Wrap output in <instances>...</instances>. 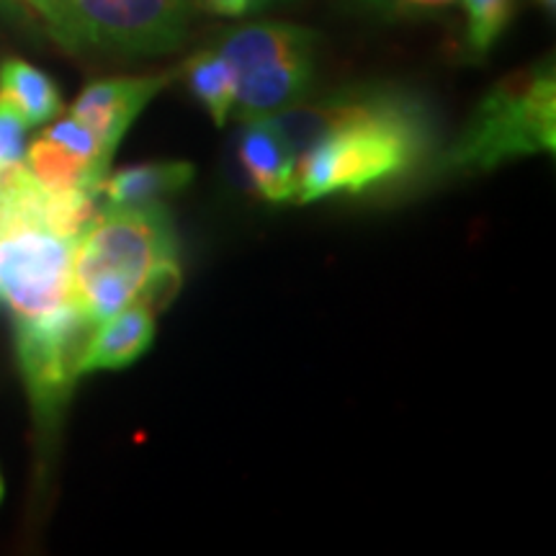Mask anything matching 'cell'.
<instances>
[{"label": "cell", "instance_id": "obj_1", "mask_svg": "<svg viewBox=\"0 0 556 556\" xmlns=\"http://www.w3.org/2000/svg\"><path fill=\"white\" fill-rule=\"evenodd\" d=\"M330 131L296 160V204L361 193L389 176H400L426 142L422 109L405 93L356 88L332 93Z\"/></svg>", "mask_w": 556, "mask_h": 556}, {"label": "cell", "instance_id": "obj_2", "mask_svg": "<svg viewBox=\"0 0 556 556\" xmlns=\"http://www.w3.org/2000/svg\"><path fill=\"white\" fill-rule=\"evenodd\" d=\"M176 235L157 204L103 206L75 245L70 302L96 323L127 307L160 268L176 263Z\"/></svg>", "mask_w": 556, "mask_h": 556}, {"label": "cell", "instance_id": "obj_3", "mask_svg": "<svg viewBox=\"0 0 556 556\" xmlns=\"http://www.w3.org/2000/svg\"><path fill=\"white\" fill-rule=\"evenodd\" d=\"M556 150V83L552 65L510 75L484 96L446 155L458 173L495 170L513 157Z\"/></svg>", "mask_w": 556, "mask_h": 556}, {"label": "cell", "instance_id": "obj_4", "mask_svg": "<svg viewBox=\"0 0 556 556\" xmlns=\"http://www.w3.org/2000/svg\"><path fill=\"white\" fill-rule=\"evenodd\" d=\"M217 52L235 73L232 114L255 122L307 99L315 80L317 34L294 24H250L229 31Z\"/></svg>", "mask_w": 556, "mask_h": 556}, {"label": "cell", "instance_id": "obj_5", "mask_svg": "<svg viewBox=\"0 0 556 556\" xmlns=\"http://www.w3.org/2000/svg\"><path fill=\"white\" fill-rule=\"evenodd\" d=\"M193 11L197 0H62L47 26L65 50L155 58L184 45Z\"/></svg>", "mask_w": 556, "mask_h": 556}, {"label": "cell", "instance_id": "obj_6", "mask_svg": "<svg viewBox=\"0 0 556 556\" xmlns=\"http://www.w3.org/2000/svg\"><path fill=\"white\" fill-rule=\"evenodd\" d=\"M96 319L73 302L41 317L16 319V353L26 392L41 426L54 422L78 381Z\"/></svg>", "mask_w": 556, "mask_h": 556}, {"label": "cell", "instance_id": "obj_7", "mask_svg": "<svg viewBox=\"0 0 556 556\" xmlns=\"http://www.w3.org/2000/svg\"><path fill=\"white\" fill-rule=\"evenodd\" d=\"M78 240L39 222H0V299L16 319L41 317L70 302Z\"/></svg>", "mask_w": 556, "mask_h": 556}, {"label": "cell", "instance_id": "obj_8", "mask_svg": "<svg viewBox=\"0 0 556 556\" xmlns=\"http://www.w3.org/2000/svg\"><path fill=\"white\" fill-rule=\"evenodd\" d=\"M178 73L142 75V78H106L96 80L83 88L75 99L70 116L78 119L83 127L93 131L106 157H114L122 137L142 114L144 106L155 99Z\"/></svg>", "mask_w": 556, "mask_h": 556}, {"label": "cell", "instance_id": "obj_9", "mask_svg": "<svg viewBox=\"0 0 556 556\" xmlns=\"http://www.w3.org/2000/svg\"><path fill=\"white\" fill-rule=\"evenodd\" d=\"M155 340V312L148 304L135 302L96 325L86 356H83L80 374L116 371L127 368L142 356Z\"/></svg>", "mask_w": 556, "mask_h": 556}, {"label": "cell", "instance_id": "obj_10", "mask_svg": "<svg viewBox=\"0 0 556 556\" xmlns=\"http://www.w3.org/2000/svg\"><path fill=\"white\" fill-rule=\"evenodd\" d=\"M240 165L255 191L268 201H294L296 157L266 119L245 122L240 135Z\"/></svg>", "mask_w": 556, "mask_h": 556}, {"label": "cell", "instance_id": "obj_11", "mask_svg": "<svg viewBox=\"0 0 556 556\" xmlns=\"http://www.w3.org/2000/svg\"><path fill=\"white\" fill-rule=\"evenodd\" d=\"M197 170L191 163H144L124 168L103 178V206H142L155 204L168 193H176L191 184Z\"/></svg>", "mask_w": 556, "mask_h": 556}, {"label": "cell", "instance_id": "obj_12", "mask_svg": "<svg viewBox=\"0 0 556 556\" xmlns=\"http://www.w3.org/2000/svg\"><path fill=\"white\" fill-rule=\"evenodd\" d=\"M26 170L47 191H96L101 193V184L109 173L90 160L75 155L65 144L54 142L45 131L34 139L24 155Z\"/></svg>", "mask_w": 556, "mask_h": 556}, {"label": "cell", "instance_id": "obj_13", "mask_svg": "<svg viewBox=\"0 0 556 556\" xmlns=\"http://www.w3.org/2000/svg\"><path fill=\"white\" fill-rule=\"evenodd\" d=\"M0 101L16 109L29 127L50 122L62 111L60 90L50 75L18 58L0 62Z\"/></svg>", "mask_w": 556, "mask_h": 556}, {"label": "cell", "instance_id": "obj_14", "mask_svg": "<svg viewBox=\"0 0 556 556\" xmlns=\"http://www.w3.org/2000/svg\"><path fill=\"white\" fill-rule=\"evenodd\" d=\"M180 75L189 83L191 93L204 103L212 122L217 127H225L235 109V96H238L235 73L227 60L217 50H204L184 62Z\"/></svg>", "mask_w": 556, "mask_h": 556}, {"label": "cell", "instance_id": "obj_15", "mask_svg": "<svg viewBox=\"0 0 556 556\" xmlns=\"http://www.w3.org/2000/svg\"><path fill=\"white\" fill-rule=\"evenodd\" d=\"M467 9V39L479 54L490 52L505 31L513 13V0H464Z\"/></svg>", "mask_w": 556, "mask_h": 556}, {"label": "cell", "instance_id": "obj_16", "mask_svg": "<svg viewBox=\"0 0 556 556\" xmlns=\"http://www.w3.org/2000/svg\"><path fill=\"white\" fill-rule=\"evenodd\" d=\"M26 129L29 124L5 101H0V170L24 163Z\"/></svg>", "mask_w": 556, "mask_h": 556}, {"label": "cell", "instance_id": "obj_17", "mask_svg": "<svg viewBox=\"0 0 556 556\" xmlns=\"http://www.w3.org/2000/svg\"><path fill=\"white\" fill-rule=\"evenodd\" d=\"M366 9L381 13L389 18H407V16H426V13L446 11L456 0H361Z\"/></svg>", "mask_w": 556, "mask_h": 556}, {"label": "cell", "instance_id": "obj_18", "mask_svg": "<svg viewBox=\"0 0 556 556\" xmlns=\"http://www.w3.org/2000/svg\"><path fill=\"white\" fill-rule=\"evenodd\" d=\"M268 0H197V9L208 13H219V16H245V13L263 9Z\"/></svg>", "mask_w": 556, "mask_h": 556}, {"label": "cell", "instance_id": "obj_19", "mask_svg": "<svg viewBox=\"0 0 556 556\" xmlns=\"http://www.w3.org/2000/svg\"><path fill=\"white\" fill-rule=\"evenodd\" d=\"M26 5H31L34 11L37 13H41V16H45V21L47 24H50V21L54 18V13L60 11V5H62V0H24Z\"/></svg>", "mask_w": 556, "mask_h": 556}, {"label": "cell", "instance_id": "obj_20", "mask_svg": "<svg viewBox=\"0 0 556 556\" xmlns=\"http://www.w3.org/2000/svg\"><path fill=\"white\" fill-rule=\"evenodd\" d=\"M539 3H541V5H544V9H548V11H552V9H554V3H556V0H539Z\"/></svg>", "mask_w": 556, "mask_h": 556}, {"label": "cell", "instance_id": "obj_21", "mask_svg": "<svg viewBox=\"0 0 556 556\" xmlns=\"http://www.w3.org/2000/svg\"><path fill=\"white\" fill-rule=\"evenodd\" d=\"M3 492H5V484H3V475H0V500H3Z\"/></svg>", "mask_w": 556, "mask_h": 556}, {"label": "cell", "instance_id": "obj_22", "mask_svg": "<svg viewBox=\"0 0 556 556\" xmlns=\"http://www.w3.org/2000/svg\"><path fill=\"white\" fill-rule=\"evenodd\" d=\"M0 5H5V9H13V0H0Z\"/></svg>", "mask_w": 556, "mask_h": 556}]
</instances>
